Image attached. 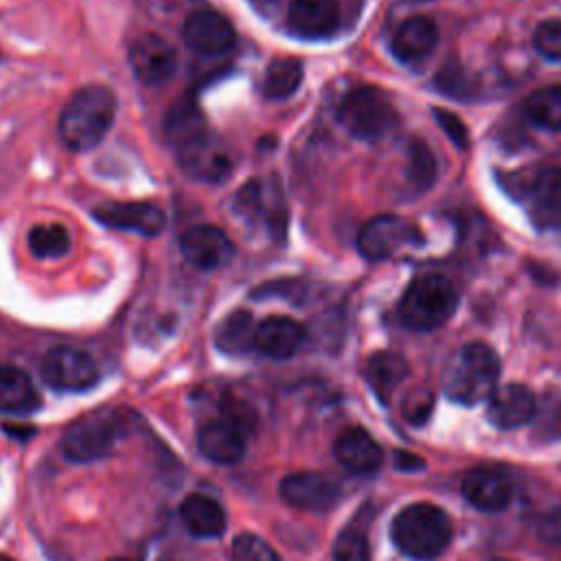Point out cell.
Returning <instances> with one entry per match:
<instances>
[{"label": "cell", "instance_id": "6da1fadb", "mask_svg": "<svg viewBox=\"0 0 561 561\" xmlns=\"http://www.w3.org/2000/svg\"><path fill=\"white\" fill-rule=\"evenodd\" d=\"M116 94L101 83L79 88L59 114V136L72 151L94 149L116 118Z\"/></svg>", "mask_w": 561, "mask_h": 561}, {"label": "cell", "instance_id": "7a4b0ae2", "mask_svg": "<svg viewBox=\"0 0 561 561\" xmlns=\"http://www.w3.org/2000/svg\"><path fill=\"white\" fill-rule=\"evenodd\" d=\"M497 353L484 342H469L447 359L440 386L451 401L473 405L491 397L497 388Z\"/></svg>", "mask_w": 561, "mask_h": 561}, {"label": "cell", "instance_id": "3957f363", "mask_svg": "<svg viewBox=\"0 0 561 561\" xmlns=\"http://www.w3.org/2000/svg\"><path fill=\"white\" fill-rule=\"evenodd\" d=\"M390 537L403 554L419 561H430L449 546L454 524L440 506L416 502L394 515Z\"/></svg>", "mask_w": 561, "mask_h": 561}, {"label": "cell", "instance_id": "277c9868", "mask_svg": "<svg viewBox=\"0 0 561 561\" xmlns=\"http://www.w3.org/2000/svg\"><path fill=\"white\" fill-rule=\"evenodd\" d=\"M458 307L454 283L440 274L416 278L399 300V318L412 331H432L445 324Z\"/></svg>", "mask_w": 561, "mask_h": 561}, {"label": "cell", "instance_id": "5b68a950", "mask_svg": "<svg viewBox=\"0 0 561 561\" xmlns=\"http://www.w3.org/2000/svg\"><path fill=\"white\" fill-rule=\"evenodd\" d=\"M340 125L359 140H379L397 123V110L388 94L375 85L353 88L337 107Z\"/></svg>", "mask_w": 561, "mask_h": 561}, {"label": "cell", "instance_id": "8992f818", "mask_svg": "<svg viewBox=\"0 0 561 561\" xmlns=\"http://www.w3.org/2000/svg\"><path fill=\"white\" fill-rule=\"evenodd\" d=\"M118 421L105 414H85L72 421L61 434V454L72 462L107 458L118 440Z\"/></svg>", "mask_w": 561, "mask_h": 561}, {"label": "cell", "instance_id": "52a82bcc", "mask_svg": "<svg viewBox=\"0 0 561 561\" xmlns=\"http://www.w3.org/2000/svg\"><path fill=\"white\" fill-rule=\"evenodd\" d=\"M42 377L53 390L83 392L99 381V368L85 351L55 346L42 359Z\"/></svg>", "mask_w": 561, "mask_h": 561}, {"label": "cell", "instance_id": "ba28073f", "mask_svg": "<svg viewBox=\"0 0 561 561\" xmlns=\"http://www.w3.org/2000/svg\"><path fill=\"white\" fill-rule=\"evenodd\" d=\"M175 156L182 171L199 182H221L232 171L228 147L210 129L175 147Z\"/></svg>", "mask_w": 561, "mask_h": 561}, {"label": "cell", "instance_id": "9c48e42d", "mask_svg": "<svg viewBox=\"0 0 561 561\" xmlns=\"http://www.w3.org/2000/svg\"><path fill=\"white\" fill-rule=\"evenodd\" d=\"M419 230L399 215H377L368 219L357 234V250L370 259L381 261L410 243H419Z\"/></svg>", "mask_w": 561, "mask_h": 561}, {"label": "cell", "instance_id": "30bf717a", "mask_svg": "<svg viewBox=\"0 0 561 561\" xmlns=\"http://www.w3.org/2000/svg\"><path fill=\"white\" fill-rule=\"evenodd\" d=\"M234 210L245 221H263L276 237L285 234L287 213L278 184H267L263 180L245 182L243 188L234 195Z\"/></svg>", "mask_w": 561, "mask_h": 561}, {"label": "cell", "instance_id": "8fae6325", "mask_svg": "<svg viewBox=\"0 0 561 561\" xmlns=\"http://www.w3.org/2000/svg\"><path fill=\"white\" fill-rule=\"evenodd\" d=\"M184 44L206 57H219L234 46V28L230 20L213 9L193 11L182 26Z\"/></svg>", "mask_w": 561, "mask_h": 561}, {"label": "cell", "instance_id": "7c38bea8", "mask_svg": "<svg viewBox=\"0 0 561 561\" xmlns=\"http://www.w3.org/2000/svg\"><path fill=\"white\" fill-rule=\"evenodd\" d=\"M129 64L142 83L156 85L175 72L178 50L164 37L156 33H142L129 46Z\"/></svg>", "mask_w": 561, "mask_h": 561}, {"label": "cell", "instance_id": "4fadbf2b", "mask_svg": "<svg viewBox=\"0 0 561 561\" xmlns=\"http://www.w3.org/2000/svg\"><path fill=\"white\" fill-rule=\"evenodd\" d=\"M180 250L184 259L202 270H219L228 265L234 256V245L230 237L217 226H193L180 237Z\"/></svg>", "mask_w": 561, "mask_h": 561}, {"label": "cell", "instance_id": "5bb4252c", "mask_svg": "<svg viewBox=\"0 0 561 561\" xmlns=\"http://www.w3.org/2000/svg\"><path fill=\"white\" fill-rule=\"evenodd\" d=\"M278 493L285 504L298 511H309V513H324L340 497L337 486L324 476L313 471H298V473L285 476L280 480Z\"/></svg>", "mask_w": 561, "mask_h": 561}, {"label": "cell", "instance_id": "9a60e30c", "mask_svg": "<svg viewBox=\"0 0 561 561\" xmlns=\"http://www.w3.org/2000/svg\"><path fill=\"white\" fill-rule=\"evenodd\" d=\"M94 217L110 228L131 230L145 237H156L167 226L164 210L151 202H110L94 208Z\"/></svg>", "mask_w": 561, "mask_h": 561}, {"label": "cell", "instance_id": "2e32d148", "mask_svg": "<svg viewBox=\"0 0 561 561\" xmlns=\"http://www.w3.org/2000/svg\"><path fill=\"white\" fill-rule=\"evenodd\" d=\"M340 24L335 0H291L287 9V26L296 37L322 39Z\"/></svg>", "mask_w": 561, "mask_h": 561}, {"label": "cell", "instance_id": "e0dca14e", "mask_svg": "<svg viewBox=\"0 0 561 561\" xmlns=\"http://www.w3.org/2000/svg\"><path fill=\"white\" fill-rule=\"evenodd\" d=\"M486 401V414L500 430H515L528 423L537 410L535 394L524 383L497 386Z\"/></svg>", "mask_w": 561, "mask_h": 561}, {"label": "cell", "instance_id": "ac0fdd59", "mask_svg": "<svg viewBox=\"0 0 561 561\" xmlns=\"http://www.w3.org/2000/svg\"><path fill=\"white\" fill-rule=\"evenodd\" d=\"M305 342V329L289 316H270L254 327V348L272 359H287Z\"/></svg>", "mask_w": 561, "mask_h": 561}, {"label": "cell", "instance_id": "d6986e66", "mask_svg": "<svg viewBox=\"0 0 561 561\" xmlns=\"http://www.w3.org/2000/svg\"><path fill=\"white\" fill-rule=\"evenodd\" d=\"M197 449L204 458L217 465H234L245 454V438L241 430L226 419L206 421L197 432Z\"/></svg>", "mask_w": 561, "mask_h": 561}, {"label": "cell", "instance_id": "ffe728a7", "mask_svg": "<svg viewBox=\"0 0 561 561\" xmlns=\"http://www.w3.org/2000/svg\"><path fill=\"white\" fill-rule=\"evenodd\" d=\"M462 493L476 508L495 513L511 502L513 484L493 467H476L462 478Z\"/></svg>", "mask_w": 561, "mask_h": 561}, {"label": "cell", "instance_id": "44dd1931", "mask_svg": "<svg viewBox=\"0 0 561 561\" xmlns=\"http://www.w3.org/2000/svg\"><path fill=\"white\" fill-rule=\"evenodd\" d=\"M333 451L337 462L351 473H370L383 460V451L379 443L362 427L344 430L337 436Z\"/></svg>", "mask_w": 561, "mask_h": 561}, {"label": "cell", "instance_id": "7402d4cb", "mask_svg": "<svg viewBox=\"0 0 561 561\" xmlns=\"http://www.w3.org/2000/svg\"><path fill=\"white\" fill-rule=\"evenodd\" d=\"M180 517L188 533L195 537H219L226 530V511L224 506L202 493H191L180 504Z\"/></svg>", "mask_w": 561, "mask_h": 561}, {"label": "cell", "instance_id": "603a6c76", "mask_svg": "<svg viewBox=\"0 0 561 561\" xmlns=\"http://www.w3.org/2000/svg\"><path fill=\"white\" fill-rule=\"evenodd\" d=\"M436 42H438L436 24L430 18L414 15V18H408L392 35V53L401 61H416L430 55Z\"/></svg>", "mask_w": 561, "mask_h": 561}, {"label": "cell", "instance_id": "cb8c5ba5", "mask_svg": "<svg viewBox=\"0 0 561 561\" xmlns=\"http://www.w3.org/2000/svg\"><path fill=\"white\" fill-rule=\"evenodd\" d=\"M39 392L31 377L15 366H0V412L31 414L39 410Z\"/></svg>", "mask_w": 561, "mask_h": 561}, {"label": "cell", "instance_id": "d4e9b609", "mask_svg": "<svg viewBox=\"0 0 561 561\" xmlns=\"http://www.w3.org/2000/svg\"><path fill=\"white\" fill-rule=\"evenodd\" d=\"M408 362L392 351H379L368 357L366 362V379L373 388V392L388 403L392 392L399 388V383L408 377Z\"/></svg>", "mask_w": 561, "mask_h": 561}, {"label": "cell", "instance_id": "484cf974", "mask_svg": "<svg viewBox=\"0 0 561 561\" xmlns=\"http://www.w3.org/2000/svg\"><path fill=\"white\" fill-rule=\"evenodd\" d=\"M204 131H208V125L193 99H180L164 118V134L173 149L193 140Z\"/></svg>", "mask_w": 561, "mask_h": 561}, {"label": "cell", "instance_id": "4316f807", "mask_svg": "<svg viewBox=\"0 0 561 561\" xmlns=\"http://www.w3.org/2000/svg\"><path fill=\"white\" fill-rule=\"evenodd\" d=\"M302 83V64L296 57H276L267 64L263 79H261V92L265 99L283 101L291 96L298 85Z\"/></svg>", "mask_w": 561, "mask_h": 561}, {"label": "cell", "instance_id": "83f0119b", "mask_svg": "<svg viewBox=\"0 0 561 561\" xmlns=\"http://www.w3.org/2000/svg\"><path fill=\"white\" fill-rule=\"evenodd\" d=\"M524 110L537 127L561 131V85H546L530 92Z\"/></svg>", "mask_w": 561, "mask_h": 561}, {"label": "cell", "instance_id": "f1b7e54d", "mask_svg": "<svg viewBox=\"0 0 561 561\" xmlns=\"http://www.w3.org/2000/svg\"><path fill=\"white\" fill-rule=\"evenodd\" d=\"M254 327L248 311H232L217 329V346L228 353H243L254 346Z\"/></svg>", "mask_w": 561, "mask_h": 561}, {"label": "cell", "instance_id": "f546056e", "mask_svg": "<svg viewBox=\"0 0 561 561\" xmlns=\"http://www.w3.org/2000/svg\"><path fill=\"white\" fill-rule=\"evenodd\" d=\"M28 250L39 259H57L70 250V234L61 224H39L28 232Z\"/></svg>", "mask_w": 561, "mask_h": 561}, {"label": "cell", "instance_id": "4dcf8cb0", "mask_svg": "<svg viewBox=\"0 0 561 561\" xmlns=\"http://www.w3.org/2000/svg\"><path fill=\"white\" fill-rule=\"evenodd\" d=\"M533 202L546 213H561V167H548L537 173L533 188Z\"/></svg>", "mask_w": 561, "mask_h": 561}, {"label": "cell", "instance_id": "1f68e13d", "mask_svg": "<svg viewBox=\"0 0 561 561\" xmlns=\"http://www.w3.org/2000/svg\"><path fill=\"white\" fill-rule=\"evenodd\" d=\"M230 557L232 561H283L280 554L254 533L237 535L230 546Z\"/></svg>", "mask_w": 561, "mask_h": 561}, {"label": "cell", "instance_id": "d6a6232c", "mask_svg": "<svg viewBox=\"0 0 561 561\" xmlns=\"http://www.w3.org/2000/svg\"><path fill=\"white\" fill-rule=\"evenodd\" d=\"M408 175L419 188H427L436 180V160H434L432 151L419 140L410 142Z\"/></svg>", "mask_w": 561, "mask_h": 561}, {"label": "cell", "instance_id": "836d02e7", "mask_svg": "<svg viewBox=\"0 0 561 561\" xmlns=\"http://www.w3.org/2000/svg\"><path fill=\"white\" fill-rule=\"evenodd\" d=\"M533 46L541 57L561 61V18H548L539 22L533 33Z\"/></svg>", "mask_w": 561, "mask_h": 561}, {"label": "cell", "instance_id": "e575fe53", "mask_svg": "<svg viewBox=\"0 0 561 561\" xmlns=\"http://www.w3.org/2000/svg\"><path fill=\"white\" fill-rule=\"evenodd\" d=\"M366 535L357 528H346L333 543V561H368Z\"/></svg>", "mask_w": 561, "mask_h": 561}, {"label": "cell", "instance_id": "d590c367", "mask_svg": "<svg viewBox=\"0 0 561 561\" xmlns=\"http://www.w3.org/2000/svg\"><path fill=\"white\" fill-rule=\"evenodd\" d=\"M432 408H434V394L427 388H414L403 399V416L414 425L425 423Z\"/></svg>", "mask_w": 561, "mask_h": 561}, {"label": "cell", "instance_id": "8d00e7d4", "mask_svg": "<svg viewBox=\"0 0 561 561\" xmlns=\"http://www.w3.org/2000/svg\"><path fill=\"white\" fill-rule=\"evenodd\" d=\"M537 537L548 546H561V504L548 508L537 519Z\"/></svg>", "mask_w": 561, "mask_h": 561}, {"label": "cell", "instance_id": "74e56055", "mask_svg": "<svg viewBox=\"0 0 561 561\" xmlns=\"http://www.w3.org/2000/svg\"><path fill=\"white\" fill-rule=\"evenodd\" d=\"M434 121L440 125V129L447 134V138L458 145V147H467L469 145V131H467V125L454 114V112H447V110H434Z\"/></svg>", "mask_w": 561, "mask_h": 561}, {"label": "cell", "instance_id": "f35d334b", "mask_svg": "<svg viewBox=\"0 0 561 561\" xmlns=\"http://www.w3.org/2000/svg\"><path fill=\"white\" fill-rule=\"evenodd\" d=\"M394 467L397 469H403V471H412V469H421L423 467V460L414 454H408V451H397L394 456Z\"/></svg>", "mask_w": 561, "mask_h": 561}, {"label": "cell", "instance_id": "ab89813d", "mask_svg": "<svg viewBox=\"0 0 561 561\" xmlns=\"http://www.w3.org/2000/svg\"><path fill=\"white\" fill-rule=\"evenodd\" d=\"M252 7H256L261 13H274L280 7V0H250Z\"/></svg>", "mask_w": 561, "mask_h": 561}, {"label": "cell", "instance_id": "60d3db41", "mask_svg": "<svg viewBox=\"0 0 561 561\" xmlns=\"http://www.w3.org/2000/svg\"><path fill=\"white\" fill-rule=\"evenodd\" d=\"M484 561H511V559H504V557H493V559H484Z\"/></svg>", "mask_w": 561, "mask_h": 561}, {"label": "cell", "instance_id": "b9f144b4", "mask_svg": "<svg viewBox=\"0 0 561 561\" xmlns=\"http://www.w3.org/2000/svg\"><path fill=\"white\" fill-rule=\"evenodd\" d=\"M112 561H129V559H112Z\"/></svg>", "mask_w": 561, "mask_h": 561}]
</instances>
